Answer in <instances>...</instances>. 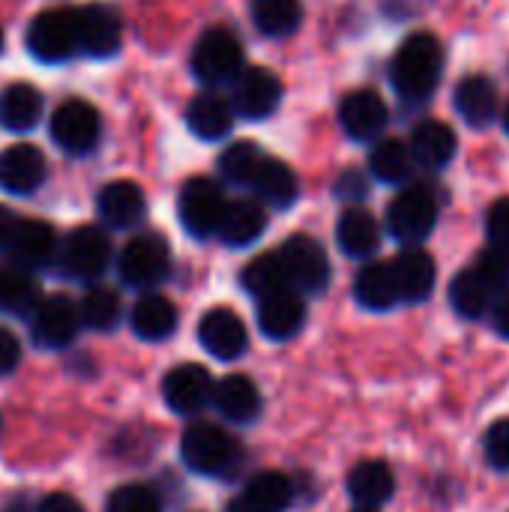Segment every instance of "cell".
<instances>
[{
  "label": "cell",
  "instance_id": "35",
  "mask_svg": "<svg viewBox=\"0 0 509 512\" xmlns=\"http://www.w3.org/2000/svg\"><path fill=\"white\" fill-rule=\"evenodd\" d=\"M39 303H42L39 285L30 276V270H21L15 264L0 267V312L3 315H33Z\"/></svg>",
  "mask_w": 509,
  "mask_h": 512
},
{
  "label": "cell",
  "instance_id": "18",
  "mask_svg": "<svg viewBox=\"0 0 509 512\" xmlns=\"http://www.w3.org/2000/svg\"><path fill=\"white\" fill-rule=\"evenodd\" d=\"M45 180V159L33 144H12L0 153V189L9 195H30Z\"/></svg>",
  "mask_w": 509,
  "mask_h": 512
},
{
  "label": "cell",
  "instance_id": "26",
  "mask_svg": "<svg viewBox=\"0 0 509 512\" xmlns=\"http://www.w3.org/2000/svg\"><path fill=\"white\" fill-rule=\"evenodd\" d=\"M348 492L351 498L360 504V507H369V510H378L381 504H387L396 492V477H393V468L387 462H378V459H369V462H360L351 477H348Z\"/></svg>",
  "mask_w": 509,
  "mask_h": 512
},
{
  "label": "cell",
  "instance_id": "32",
  "mask_svg": "<svg viewBox=\"0 0 509 512\" xmlns=\"http://www.w3.org/2000/svg\"><path fill=\"white\" fill-rule=\"evenodd\" d=\"M498 297H501V294L483 279V273H480L477 267L462 270V273L453 279V285H450V303H453V309H456L462 318H471V321H477V318H483L486 312H492V306H495Z\"/></svg>",
  "mask_w": 509,
  "mask_h": 512
},
{
  "label": "cell",
  "instance_id": "29",
  "mask_svg": "<svg viewBox=\"0 0 509 512\" xmlns=\"http://www.w3.org/2000/svg\"><path fill=\"white\" fill-rule=\"evenodd\" d=\"M393 270L399 279L402 300H408V303H423L432 294L435 279H438V267H435L432 255L423 249H414V246L393 261Z\"/></svg>",
  "mask_w": 509,
  "mask_h": 512
},
{
  "label": "cell",
  "instance_id": "51",
  "mask_svg": "<svg viewBox=\"0 0 509 512\" xmlns=\"http://www.w3.org/2000/svg\"><path fill=\"white\" fill-rule=\"evenodd\" d=\"M357 512H375V510H369V507H360V510Z\"/></svg>",
  "mask_w": 509,
  "mask_h": 512
},
{
  "label": "cell",
  "instance_id": "41",
  "mask_svg": "<svg viewBox=\"0 0 509 512\" xmlns=\"http://www.w3.org/2000/svg\"><path fill=\"white\" fill-rule=\"evenodd\" d=\"M105 512H162V504L150 486L129 483V486H120L117 492H111Z\"/></svg>",
  "mask_w": 509,
  "mask_h": 512
},
{
  "label": "cell",
  "instance_id": "52",
  "mask_svg": "<svg viewBox=\"0 0 509 512\" xmlns=\"http://www.w3.org/2000/svg\"><path fill=\"white\" fill-rule=\"evenodd\" d=\"M0 51H3V30H0Z\"/></svg>",
  "mask_w": 509,
  "mask_h": 512
},
{
  "label": "cell",
  "instance_id": "31",
  "mask_svg": "<svg viewBox=\"0 0 509 512\" xmlns=\"http://www.w3.org/2000/svg\"><path fill=\"white\" fill-rule=\"evenodd\" d=\"M132 333L144 342H162L177 330V309L162 294H147L132 306Z\"/></svg>",
  "mask_w": 509,
  "mask_h": 512
},
{
  "label": "cell",
  "instance_id": "34",
  "mask_svg": "<svg viewBox=\"0 0 509 512\" xmlns=\"http://www.w3.org/2000/svg\"><path fill=\"white\" fill-rule=\"evenodd\" d=\"M294 498V486L279 471H261L249 480L237 504L246 512H282Z\"/></svg>",
  "mask_w": 509,
  "mask_h": 512
},
{
  "label": "cell",
  "instance_id": "5",
  "mask_svg": "<svg viewBox=\"0 0 509 512\" xmlns=\"http://www.w3.org/2000/svg\"><path fill=\"white\" fill-rule=\"evenodd\" d=\"M435 225H438V201L426 186H408L390 201L387 231L399 243L417 246L432 234Z\"/></svg>",
  "mask_w": 509,
  "mask_h": 512
},
{
  "label": "cell",
  "instance_id": "2",
  "mask_svg": "<svg viewBox=\"0 0 509 512\" xmlns=\"http://www.w3.org/2000/svg\"><path fill=\"white\" fill-rule=\"evenodd\" d=\"M180 456L189 471L204 477H222L228 474L240 459V444L234 435L213 423H195L186 429L180 441Z\"/></svg>",
  "mask_w": 509,
  "mask_h": 512
},
{
  "label": "cell",
  "instance_id": "14",
  "mask_svg": "<svg viewBox=\"0 0 509 512\" xmlns=\"http://www.w3.org/2000/svg\"><path fill=\"white\" fill-rule=\"evenodd\" d=\"M213 378L204 366L198 363H183L177 369H171L162 381V396H165V405L174 411V414H198L207 402H213Z\"/></svg>",
  "mask_w": 509,
  "mask_h": 512
},
{
  "label": "cell",
  "instance_id": "30",
  "mask_svg": "<svg viewBox=\"0 0 509 512\" xmlns=\"http://www.w3.org/2000/svg\"><path fill=\"white\" fill-rule=\"evenodd\" d=\"M264 228H267V213H264L261 204H255V201H228L216 237L225 246L243 249V246L255 243L264 234Z\"/></svg>",
  "mask_w": 509,
  "mask_h": 512
},
{
  "label": "cell",
  "instance_id": "16",
  "mask_svg": "<svg viewBox=\"0 0 509 512\" xmlns=\"http://www.w3.org/2000/svg\"><path fill=\"white\" fill-rule=\"evenodd\" d=\"M198 342L216 360H237L246 354L249 333L237 312L231 309H210L198 324Z\"/></svg>",
  "mask_w": 509,
  "mask_h": 512
},
{
  "label": "cell",
  "instance_id": "50",
  "mask_svg": "<svg viewBox=\"0 0 509 512\" xmlns=\"http://www.w3.org/2000/svg\"><path fill=\"white\" fill-rule=\"evenodd\" d=\"M504 129L509 132V102H507V111H504Z\"/></svg>",
  "mask_w": 509,
  "mask_h": 512
},
{
  "label": "cell",
  "instance_id": "42",
  "mask_svg": "<svg viewBox=\"0 0 509 512\" xmlns=\"http://www.w3.org/2000/svg\"><path fill=\"white\" fill-rule=\"evenodd\" d=\"M474 267L483 273V279H486L498 294L509 291V249H504V246H492L489 252L480 255V261H477Z\"/></svg>",
  "mask_w": 509,
  "mask_h": 512
},
{
  "label": "cell",
  "instance_id": "22",
  "mask_svg": "<svg viewBox=\"0 0 509 512\" xmlns=\"http://www.w3.org/2000/svg\"><path fill=\"white\" fill-rule=\"evenodd\" d=\"M408 147L417 165H423L426 171H441L453 162L459 141H456V132L444 120H423L414 126Z\"/></svg>",
  "mask_w": 509,
  "mask_h": 512
},
{
  "label": "cell",
  "instance_id": "7",
  "mask_svg": "<svg viewBox=\"0 0 509 512\" xmlns=\"http://www.w3.org/2000/svg\"><path fill=\"white\" fill-rule=\"evenodd\" d=\"M171 270L168 243L159 234H138L129 240L117 258V273L129 288H153Z\"/></svg>",
  "mask_w": 509,
  "mask_h": 512
},
{
  "label": "cell",
  "instance_id": "27",
  "mask_svg": "<svg viewBox=\"0 0 509 512\" xmlns=\"http://www.w3.org/2000/svg\"><path fill=\"white\" fill-rule=\"evenodd\" d=\"M249 186L255 189V195L264 204H270L276 210L291 207L297 201V195H300L297 174L282 159H273V156H264V162L258 165V171H255V177H252Z\"/></svg>",
  "mask_w": 509,
  "mask_h": 512
},
{
  "label": "cell",
  "instance_id": "4",
  "mask_svg": "<svg viewBox=\"0 0 509 512\" xmlns=\"http://www.w3.org/2000/svg\"><path fill=\"white\" fill-rule=\"evenodd\" d=\"M27 48L42 63H63L78 48V18L72 9H45L27 24Z\"/></svg>",
  "mask_w": 509,
  "mask_h": 512
},
{
  "label": "cell",
  "instance_id": "24",
  "mask_svg": "<svg viewBox=\"0 0 509 512\" xmlns=\"http://www.w3.org/2000/svg\"><path fill=\"white\" fill-rule=\"evenodd\" d=\"M453 102H456L459 117L468 126L486 129L498 114V87L486 75H468V78L459 81Z\"/></svg>",
  "mask_w": 509,
  "mask_h": 512
},
{
  "label": "cell",
  "instance_id": "37",
  "mask_svg": "<svg viewBox=\"0 0 509 512\" xmlns=\"http://www.w3.org/2000/svg\"><path fill=\"white\" fill-rule=\"evenodd\" d=\"M369 168L384 183H405L414 168V153L399 138H378L369 153Z\"/></svg>",
  "mask_w": 509,
  "mask_h": 512
},
{
  "label": "cell",
  "instance_id": "19",
  "mask_svg": "<svg viewBox=\"0 0 509 512\" xmlns=\"http://www.w3.org/2000/svg\"><path fill=\"white\" fill-rule=\"evenodd\" d=\"M96 210L102 216L105 225L111 228H132L144 219L147 213V201L138 183L132 180H111L99 189L96 198Z\"/></svg>",
  "mask_w": 509,
  "mask_h": 512
},
{
  "label": "cell",
  "instance_id": "38",
  "mask_svg": "<svg viewBox=\"0 0 509 512\" xmlns=\"http://www.w3.org/2000/svg\"><path fill=\"white\" fill-rule=\"evenodd\" d=\"M240 282H243V288H246L252 297H258V300H261V297H270V294H276V291H282V288H291L279 252H273V255H258L255 261H249L246 270H243V276H240Z\"/></svg>",
  "mask_w": 509,
  "mask_h": 512
},
{
  "label": "cell",
  "instance_id": "46",
  "mask_svg": "<svg viewBox=\"0 0 509 512\" xmlns=\"http://www.w3.org/2000/svg\"><path fill=\"white\" fill-rule=\"evenodd\" d=\"M18 360H21V345H18L15 333H9L6 327H0V375L15 372Z\"/></svg>",
  "mask_w": 509,
  "mask_h": 512
},
{
  "label": "cell",
  "instance_id": "39",
  "mask_svg": "<svg viewBox=\"0 0 509 512\" xmlns=\"http://www.w3.org/2000/svg\"><path fill=\"white\" fill-rule=\"evenodd\" d=\"M261 162H264V153L255 141H234L219 156V174L231 186H249Z\"/></svg>",
  "mask_w": 509,
  "mask_h": 512
},
{
  "label": "cell",
  "instance_id": "9",
  "mask_svg": "<svg viewBox=\"0 0 509 512\" xmlns=\"http://www.w3.org/2000/svg\"><path fill=\"white\" fill-rule=\"evenodd\" d=\"M279 258L285 264L288 282L297 291L306 294H321L330 282V258L324 252V246L318 240H312L309 234H294L282 243Z\"/></svg>",
  "mask_w": 509,
  "mask_h": 512
},
{
  "label": "cell",
  "instance_id": "28",
  "mask_svg": "<svg viewBox=\"0 0 509 512\" xmlns=\"http://www.w3.org/2000/svg\"><path fill=\"white\" fill-rule=\"evenodd\" d=\"M336 240L345 255L366 258L381 246V225L378 219L363 207H348L336 222Z\"/></svg>",
  "mask_w": 509,
  "mask_h": 512
},
{
  "label": "cell",
  "instance_id": "11",
  "mask_svg": "<svg viewBox=\"0 0 509 512\" xmlns=\"http://www.w3.org/2000/svg\"><path fill=\"white\" fill-rule=\"evenodd\" d=\"M81 309L63 297V294H54V297H45L33 315H30V336L39 348H48V351H57V348H66L75 342L78 330H81Z\"/></svg>",
  "mask_w": 509,
  "mask_h": 512
},
{
  "label": "cell",
  "instance_id": "21",
  "mask_svg": "<svg viewBox=\"0 0 509 512\" xmlns=\"http://www.w3.org/2000/svg\"><path fill=\"white\" fill-rule=\"evenodd\" d=\"M234 102L207 90V93H198L189 105H186V126L192 135H198L201 141H219L231 132L234 126Z\"/></svg>",
  "mask_w": 509,
  "mask_h": 512
},
{
  "label": "cell",
  "instance_id": "1",
  "mask_svg": "<svg viewBox=\"0 0 509 512\" xmlns=\"http://www.w3.org/2000/svg\"><path fill=\"white\" fill-rule=\"evenodd\" d=\"M444 75V48L432 33H414L393 57V87L408 102H426Z\"/></svg>",
  "mask_w": 509,
  "mask_h": 512
},
{
  "label": "cell",
  "instance_id": "45",
  "mask_svg": "<svg viewBox=\"0 0 509 512\" xmlns=\"http://www.w3.org/2000/svg\"><path fill=\"white\" fill-rule=\"evenodd\" d=\"M336 195L345 198V201H360L369 195V183L360 171H345L336 183Z\"/></svg>",
  "mask_w": 509,
  "mask_h": 512
},
{
  "label": "cell",
  "instance_id": "36",
  "mask_svg": "<svg viewBox=\"0 0 509 512\" xmlns=\"http://www.w3.org/2000/svg\"><path fill=\"white\" fill-rule=\"evenodd\" d=\"M252 21L270 39L291 36L303 21V3L300 0H252Z\"/></svg>",
  "mask_w": 509,
  "mask_h": 512
},
{
  "label": "cell",
  "instance_id": "20",
  "mask_svg": "<svg viewBox=\"0 0 509 512\" xmlns=\"http://www.w3.org/2000/svg\"><path fill=\"white\" fill-rule=\"evenodd\" d=\"M57 255V234L48 222L39 219H21L15 240L9 246V258L15 267L21 270H42L51 264V258Z\"/></svg>",
  "mask_w": 509,
  "mask_h": 512
},
{
  "label": "cell",
  "instance_id": "33",
  "mask_svg": "<svg viewBox=\"0 0 509 512\" xmlns=\"http://www.w3.org/2000/svg\"><path fill=\"white\" fill-rule=\"evenodd\" d=\"M42 117V93L33 84L15 81L0 93V123L9 132H27Z\"/></svg>",
  "mask_w": 509,
  "mask_h": 512
},
{
  "label": "cell",
  "instance_id": "25",
  "mask_svg": "<svg viewBox=\"0 0 509 512\" xmlns=\"http://www.w3.org/2000/svg\"><path fill=\"white\" fill-rule=\"evenodd\" d=\"M213 405L219 414L231 423H252L261 414V393L252 378L246 375H228L216 384Z\"/></svg>",
  "mask_w": 509,
  "mask_h": 512
},
{
  "label": "cell",
  "instance_id": "12",
  "mask_svg": "<svg viewBox=\"0 0 509 512\" xmlns=\"http://www.w3.org/2000/svg\"><path fill=\"white\" fill-rule=\"evenodd\" d=\"M231 102L243 120H267L282 102V81L264 66L243 69L234 78Z\"/></svg>",
  "mask_w": 509,
  "mask_h": 512
},
{
  "label": "cell",
  "instance_id": "23",
  "mask_svg": "<svg viewBox=\"0 0 509 512\" xmlns=\"http://www.w3.org/2000/svg\"><path fill=\"white\" fill-rule=\"evenodd\" d=\"M354 297L360 306L372 309V312H387L396 303H402V291H399V279L393 270V261H372L366 264L357 279H354Z\"/></svg>",
  "mask_w": 509,
  "mask_h": 512
},
{
  "label": "cell",
  "instance_id": "8",
  "mask_svg": "<svg viewBox=\"0 0 509 512\" xmlns=\"http://www.w3.org/2000/svg\"><path fill=\"white\" fill-rule=\"evenodd\" d=\"M108 264H111V240L96 225L75 228L60 246V267L69 279L78 282L99 279Z\"/></svg>",
  "mask_w": 509,
  "mask_h": 512
},
{
  "label": "cell",
  "instance_id": "13",
  "mask_svg": "<svg viewBox=\"0 0 509 512\" xmlns=\"http://www.w3.org/2000/svg\"><path fill=\"white\" fill-rule=\"evenodd\" d=\"M78 18V48L90 57H111L123 39V21L108 3H87L75 9Z\"/></svg>",
  "mask_w": 509,
  "mask_h": 512
},
{
  "label": "cell",
  "instance_id": "47",
  "mask_svg": "<svg viewBox=\"0 0 509 512\" xmlns=\"http://www.w3.org/2000/svg\"><path fill=\"white\" fill-rule=\"evenodd\" d=\"M36 512H84V507L72 495H66V492H51V495H45L39 501Z\"/></svg>",
  "mask_w": 509,
  "mask_h": 512
},
{
  "label": "cell",
  "instance_id": "15",
  "mask_svg": "<svg viewBox=\"0 0 509 512\" xmlns=\"http://www.w3.org/2000/svg\"><path fill=\"white\" fill-rule=\"evenodd\" d=\"M387 120H390V111H387V102L381 99L378 90H354L342 99L339 105V123L345 129L348 138L354 141H378L381 132L387 129Z\"/></svg>",
  "mask_w": 509,
  "mask_h": 512
},
{
  "label": "cell",
  "instance_id": "44",
  "mask_svg": "<svg viewBox=\"0 0 509 512\" xmlns=\"http://www.w3.org/2000/svg\"><path fill=\"white\" fill-rule=\"evenodd\" d=\"M486 231H489L492 246L509 249V198H501L492 204V210L486 216Z\"/></svg>",
  "mask_w": 509,
  "mask_h": 512
},
{
  "label": "cell",
  "instance_id": "3",
  "mask_svg": "<svg viewBox=\"0 0 509 512\" xmlns=\"http://www.w3.org/2000/svg\"><path fill=\"white\" fill-rule=\"evenodd\" d=\"M192 72L204 84H225L243 72V42L231 27H207L192 48Z\"/></svg>",
  "mask_w": 509,
  "mask_h": 512
},
{
  "label": "cell",
  "instance_id": "49",
  "mask_svg": "<svg viewBox=\"0 0 509 512\" xmlns=\"http://www.w3.org/2000/svg\"><path fill=\"white\" fill-rule=\"evenodd\" d=\"M492 321H495V330L509 339V291H504L498 300H495V306H492Z\"/></svg>",
  "mask_w": 509,
  "mask_h": 512
},
{
  "label": "cell",
  "instance_id": "43",
  "mask_svg": "<svg viewBox=\"0 0 509 512\" xmlns=\"http://www.w3.org/2000/svg\"><path fill=\"white\" fill-rule=\"evenodd\" d=\"M483 450H486V459L492 468L498 471H509V417L504 420H495L483 438Z\"/></svg>",
  "mask_w": 509,
  "mask_h": 512
},
{
  "label": "cell",
  "instance_id": "40",
  "mask_svg": "<svg viewBox=\"0 0 509 512\" xmlns=\"http://www.w3.org/2000/svg\"><path fill=\"white\" fill-rule=\"evenodd\" d=\"M78 309H81L84 327H90V330H96V333L114 330L117 321H120V312H123L120 297H117V291H111V288H90V291L84 294V300H81Z\"/></svg>",
  "mask_w": 509,
  "mask_h": 512
},
{
  "label": "cell",
  "instance_id": "6",
  "mask_svg": "<svg viewBox=\"0 0 509 512\" xmlns=\"http://www.w3.org/2000/svg\"><path fill=\"white\" fill-rule=\"evenodd\" d=\"M225 207H228V198L219 189V183H213L210 177H192L180 189V201H177L180 222L198 240L219 234Z\"/></svg>",
  "mask_w": 509,
  "mask_h": 512
},
{
  "label": "cell",
  "instance_id": "10",
  "mask_svg": "<svg viewBox=\"0 0 509 512\" xmlns=\"http://www.w3.org/2000/svg\"><path fill=\"white\" fill-rule=\"evenodd\" d=\"M99 135H102L99 111L84 99H66L51 114V138L63 153L84 156L96 147Z\"/></svg>",
  "mask_w": 509,
  "mask_h": 512
},
{
  "label": "cell",
  "instance_id": "48",
  "mask_svg": "<svg viewBox=\"0 0 509 512\" xmlns=\"http://www.w3.org/2000/svg\"><path fill=\"white\" fill-rule=\"evenodd\" d=\"M18 225H21V216L15 210H9L6 204H0V252H9Z\"/></svg>",
  "mask_w": 509,
  "mask_h": 512
},
{
  "label": "cell",
  "instance_id": "17",
  "mask_svg": "<svg viewBox=\"0 0 509 512\" xmlns=\"http://www.w3.org/2000/svg\"><path fill=\"white\" fill-rule=\"evenodd\" d=\"M306 321V303L297 288H282L258 300V327L267 339L285 342L300 333Z\"/></svg>",
  "mask_w": 509,
  "mask_h": 512
}]
</instances>
